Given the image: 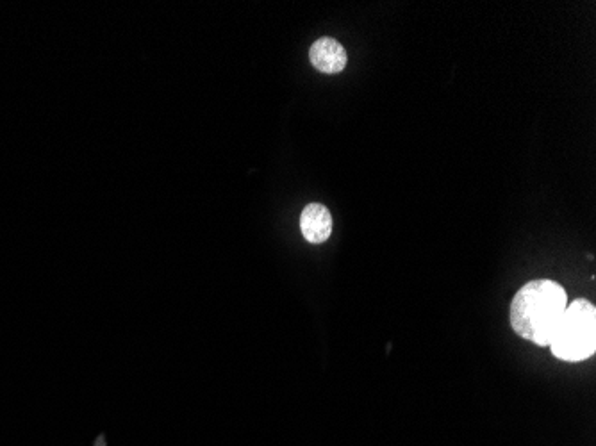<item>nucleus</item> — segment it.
I'll list each match as a JSON object with an SVG mask.
<instances>
[{
	"instance_id": "obj_1",
	"label": "nucleus",
	"mask_w": 596,
	"mask_h": 446,
	"mask_svg": "<svg viewBox=\"0 0 596 446\" xmlns=\"http://www.w3.org/2000/svg\"><path fill=\"white\" fill-rule=\"evenodd\" d=\"M568 306V295L559 282L530 281L518 291L511 304V327L520 338L538 347H548Z\"/></svg>"
},
{
	"instance_id": "obj_2",
	"label": "nucleus",
	"mask_w": 596,
	"mask_h": 446,
	"mask_svg": "<svg viewBox=\"0 0 596 446\" xmlns=\"http://www.w3.org/2000/svg\"><path fill=\"white\" fill-rule=\"evenodd\" d=\"M548 347L566 363L586 361L596 352V307L586 298L573 300L564 309Z\"/></svg>"
},
{
	"instance_id": "obj_3",
	"label": "nucleus",
	"mask_w": 596,
	"mask_h": 446,
	"mask_svg": "<svg viewBox=\"0 0 596 446\" xmlns=\"http://www.w3.org/2000/svg\"><path fill=\"white\" fill-rule=\"evenodd\" d=\"M311 65L323 74H340L348 63L347 50L334 38H320L309 50Z\"/></svg>"
},
{
	"instance_id": "obj_4",
	"label": "nucleus",
	"mask_w": 596,
	"mask_h": 446,
	"mask_svg": "<svg viewBox=\"0 0 596 446\" xmlns=\"http://www.w3.org/2000/svg\"><path fill=\"white\" fill-rule=\"evenodd\" d=\"M300 231L309 243H323L332 234L331 211L322 204H309L300 215Z\"/></svg>"
}]
</instances>
